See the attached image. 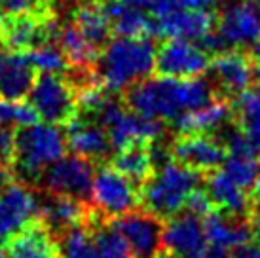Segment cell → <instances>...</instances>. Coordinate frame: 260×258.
Returning a JSON list of instances; mask_svg holds the SVG:
<instances>
[{
    "label": "cell",
    "instance_id": "obj_44",
    "mask_svg": "<svg viewBox=\"0 0 260 258\" xmlns=\"http://www.w3.org/2000/svg\"><path fill=\"white\" fill-rule=\"evenodd\" d=\"M236 0H211V4H232Z\"/></svg>",
    "mask_w": 260,
    "mask_h": 258
},
{
    "label": "cell",
    "instance_id": "obj_8",
    "mask_svg": "<svg viewBox=\"0 0 260 258\" xmlns=\"http://www.w3.org/2000/svg\"><path fill=\"white\" fill-rule=\"evenodd\" d=\"M59 27L53 12L0 17V46L6 50L27 53L57 38Z\"/></svg>",
    "mask_w": 260,
    "mask_h": 258
},
{
    "label": "cell",
    "instance_id": "obj_11",
    "mask_svg": "<svg viewBox=\"0 0 260 258\" xmlns=\"http://www.w3.org/2000/svg\"><path fill=\"white\" fill-rule=\"evenodd\" d=\"M207 72L217 97L230 101L232 97H238L253 87L258 67L241 51H224L211 57Z\"/></svg>",
    "mask_w": 260,
    "mask_h": 258
},
{
    "label": "cell",
    "instance_id": "obj_6",
    "mask_svg": "<svg viewBox=\"0 0 260 258\" xmlns=\"http://www.w3.org/2000/svg\"><path fill=\"white\" fill-rule=\"evenodd\" d=\"M103 218H116L129 213L141 203V188L116 171L112 165L103 164L95 173L89 205Z\"/></svg>",
    "mask_w": 260,
    "mask_h": 258
},
{
    "label": "cell",
    "instance_id": "obj_7",
    "mask_svg": "<svg viewBox=\"0 0 260 258\" xmlns=\"http://www.w3.org/2000/svg\"><path fill=\"white\" fill-rule=\"evenodd\" d=\"M93 179V162L76 156V154H69L53 162L40 175L37 184H40V188L46 194L67 196V198H74L86 203L91 196Z\"/></svg>",
    "mask_w": 260,
    "mask_h": 258
},
{
    "label": "cell",
    "instance_id": "obj_2",
    "mask_svg": "<svg viewBox=\"0 0 260 258\" xmlns=\"http://www.w3.org/2000/svg\"><path fill=\"white\" fill-rule=\"evenodd\" d=\"M156 48L150 38L118 36L103 48L95 64L97 78L109 91H125L154 72Z\"/></svg>",
    "mask_w": 260,
    "mask_h": 258
},
{
    "label": "cell",
    "instance_id": "obj_22",
    "mask_svg": "<svg viewBox=\"0 0 260 258\" xmlns=\"http://www.w3.org/2000/svg\"><path fill=\"white\" fill-rule=\"evenodd\" d=\"M232 120H234L232 103L228 99L217 97L205 107L179 116L175 122H171V125L177 129L179 135L181 133H215V131H220L224 125H228Z\"/></svg>",
    "mask_w": 260,
    "mask_h": 258
},
{
    "label": "cell",
    "instance_id": "obj_37",
    "mask_svg": "<svg viewBox=\"0 0 260 258\" xmlns=\"http://www.w3.org/2000/svg\"><path fill=\"white\" fill-rule=\"evenodd\" d=\"M14 154V131L0 127V164L12 165Z\"/></svg>",
    "mask_w": 260,
    "mask_h": 258
},
{
    "label": "cell",
    "instance_id": "obj_28",
    "mask_svg": "<svg viewBox=\"0 0 260 258\" xmlns=\"http://www.w3.org/2000/svg\"><path fill=\"white\" fill-rule=\"evenodd\" d=\"M73 23L78 27V30L86 36L89 42L93 44L97 50H101L110 42L112 38V25L105 8L97 6V4H86L80 6L74 12Z\"/></svg>",
    "mask_w": 260,
    "mask_h": 258
},
{
    "label": "cell",
    "instance_id": "obj_10",
    "mask_svg": "<svg viewBox=\"0 0 260 258\" xmlns=\"http://www.w3.org/2000/svg\"><path fill=\"white\" fill-rule=\"evenodd\" d=\"M110 224L123 237L131 258H154L164 249V222L145 209L116 216Z\"/></svg>",
    "mask_w": 260,
    "mask_h": 258
},
{
    "label": "cell",
    "instance_id": "obj_25",
    "mask_svg": "<svg viewBox=\"0 0 260 258\" xmlns=\"http://www.w3.org/2000/svg\"><path fill=\"white\" fill-rule=\"evenodd\" d=\"M112 167L141 188L154 173L150 143H133L118 150L112 158Z\"/></svg>",
    "mask_w": 260,
    "mask_h": 258
},
{
    "label": "cell",
    "instance_id": "obj_43",
    "mask_svg": "<svg viewBox=\"0 0 260 258\" xmlns=\"http://www.w3.org/2000/svg\"><path fill=\"white\" fill-rule=\"evenodd\" d=\"M89 4H97V6H103V4H109L112 0H87Z\"/></svg>",
    "mask_w": 260,
    "mask_h": 258
},
{
    "label": "cell",
    "instance_id": "obj_34",
    "mask_svg": "<svg viewBox=\"0 0 260 258\" xmlns=\"http://www.w3.org/2000/svg\"><path fill=\"white\" fill-rule=\"evenodd\" d=\"M51 12L50 0H0V17Z\"/></svg>",
    "mask_w": 260,
    "mask_h": 258
},
{
    "label": "cell",
    "instance_id": "obj_18",
    "mask_svg": "<svg viewBox=\"0 0 260 258\" xmlns=\"http://www.w3.org/2000/svg\"><path fill=\"white\" fill-rule=\"evenodd\" d=\"M156 21V36L159 38H182L190 42H198L202 36L217 25V15L207 10H186V12H175L164 17H154Z\"/></svg>",
    "mask_w": 260,
    "mask_h": 258
},
{
    "label": "cell",
    "instance_id": "obj_31",
    "mask_svg": "<svg viewBox=\"0 0 260 258\" xmlns=\"http://www.w3.org/2000/svg\"><path fill=\"white\" fill-rule=\"evenodd\" d=\"M222 171L243 190H251L260 175V158L254 152L247 154H226Z\"/></svg>",
    "mask_w": 260,
    "mask_h": 258
},
{
    "label": "cell",
    "instance_id": "obj_15",
    "mask_svg": "<svg viewBox=\"0 0 260 258\" xmlns=\"http://www.w3.org/2000/svg\"><path fill=\"white\" fill-rule=\"evenodd\" d=\"M215 27L228 48H243L254 44L260 36V6L253 2L232 4L220 12Z\"/></svg>",
    "mask_w": 260,
    "mask_h": 258
},
{
    "label": "cell",
    "instance_id": "obj_46",
    "mask_svg": "<svg viewBox=\"0 0 260 258\" xmlns=\"http://www.w3.org/2000/svg\"><path fill=\"white\" fill-rule=\"evenodd\" d=\"M253 4H256V6H260V0H251Z\"/></svg>",
    "mask_w": 260,
    "mask_h": 258
},
{
    "label": "cell",
    "instance_id": "obj_21",
    "mask_svg": "<svg viewBox=\"0 0 260 258\" xmlns=\"http://www.w3.org/2000/svg\"><path fill=\"white\" fill-rule=\"evenodd\" d=\"M203 228L209 245L224 251H232L239 245L251 241L253 237L251 218L228 215L218 209H213L209 215L203 216Z\"/></svg>",
    "mask_w": 260,
    "mask_h": 258
},
{
    "label": "cell",
    "instance_id": "obj_1",
    "mask_svg": "<svg viewBox=\"0 0 260 258\" xmlns=\"http://www.w3.org/2000/svg\"><path fill=\"white\" fill-rule=\"evenodd\" d=\"M217 99L209 78H145L125 89V107L141 116L175 122L179 116L198 110Z\"/></svg>",
    "mask_w": 260,
    "mask_h": 258
},
{
    "label": "cell",
    "instance_id": "obj_17",
    "mask_svg": "<svg viewBox=\"0 0 260 258\" xmlns=\"http://www.w3.org/2000/svg\"><path fill=\"white\" fill-rule=\"evenodd\" d=\"M91 205H87L84 201L67 198V196H51L40 201V222L50 230V234L55 239L63 236L67 230L87 224L91 216Z\"/></svg>",
    "mask_w": 260,
    "mask_h": 258
},
{
    "label": "cell",
    "instance_id": "obj_12",
    "mask_svg": "<svg viewBox=\"0 0 260 258\" xmlns=\"http://www.w3.org/2000/svg\"><path fill=\"white\" fill-rule=\"evenodd\" d=\"M211 57L190 40L169 38L156 51L154 72L166 78H196L207 71Z\"/></svg>",
    "mask_w": 260,
    "mask_h": 258
},
{
    "label": "cell",
    "instance_id": "obj_9",
    "mask_svg": "<svg viewBox=\"0 0 260 258\" xmlns=\"http://www.w3.org/2000/svg\"><path fill=\"white\" fill-rule=\"evenodd\" d=\"M40 218V200L27 182L12 179L0 186V243H8Z\"/></svg>",
    "mask_w": 260,
    "mask_h": 258
},
{
    "label": "cell",
    "instance_id": "obj_27",
    "mask_svg": "<svg viewBox=\"0 0 260 258\" xmlns=\"http://www.w3.org/2000/svg\"><path fill=\"white\" fill-rule=\"evenodd\" d=\"M234 123L245 135L256 154H260V93L253 87L243 91L232 103Z\"/></svg>",
    "mask_w": 260,
    "mask_h": 258
},
{
    "label": "cell",
    "instance_id": "obj_38",
    "mask_svg": "<svg viewBox=\"0 0 260 258\" xmlns=\"http://www.w3.org/2000/svg\"><path fill=\"white\" fill-rule=\"evenodd\" d=\"M228 258H260V241H247L232 249Z\"/></svg>",
    "mask_w": 260,
    "mask_h": 258
},
{
    "label": "cell",
    "instance_id": "obj_32",
    "mask_svg": "<svg viewBox=\"0 0 260 258\" xmlns=\"http://www.w3.org/2000/svg\"><path fill=\"white\" fill-rule=\"evenodd\" d=\"M30 64L40 72H50V74H59V72L69 71V61H67L65 53L61 51L59 46H53L51 42L44 44L37 50H30L25 53Z\"/></svg>",
    "mask_w": 260,
    "mask_h": 258
},
{
    "label": "cell",
    "instance_id": "obj_45",
    "mask_svg": "<svg viewBox=\"0 0 260 258\" xmlns=\"http://www.w3.org/2000/svg\"><path fill=\"white\" fill-rule=\"evenodd\" d=\"M0 258H8V252L4 251V247H2V243H0Z\"/></svg>",
    "mask_w": 260,
    "mask_h": 258
},
{
    "label": "cell",
    "instance_id": "obj_33",
    "mask_svg": "<svg viewBox=\"0 0 260 258\" xmlns=\"http://www.w3.org/2000/svg\"><path fill=\"white\" fill-rule=\"evenodd\" d=\"M35 122H38V116L29 103L0 97V127L15 131V129L30 125Z\"/></svg>",
    "mask_w": 260,
    "mask_h": 258
},
{
    "label": "cell",
    "instance_id": "obj_39",
    "mask_svg": "<svg viewBox=\"0 0 260 258\" xmlns=\"http://www.w3.org/2000/svg\"><path fill=\"white\" fill-rule=\"evenodd\" d=\"M251 209H253V216H260V175L258 179L254 180L253 188H251ZM251 216V218H253Z\"/></svg>",
    "mask_w": 260,
    "mask_h": 258
},
{
    "label": "cell",
    "instance_id": "obj_36",
    "mask_svg": "<svg viewBox=\"0 0 260 258\" xmlns=\"http://www.w3.org/2000/svg\"><path fill=\"white\" fill-rule=\"evenodd\" d=\"M213 209L215 207H213V203H211L209 196H207V192L202 190V188H196L194 192L188 196L186 205H184V211H188V213H192V215H196V216H200V218H203L205 215H209Z\"/></svg>",
    "mask_w": 260,
    "mask_h": 258
},
{
    "label": "cell",
    "instance_id": "obj_30",
    "mask_svg": "<svg viewBox=\"0 0 260 258\" xmlns=\"http://www.w3.org/2000/svg\"><path fill=\"white\" fill-rule=\"evenodd\" d=\"M59 258H99L91 230L87 224H80L67 230L57 237Z\"/></svg>",
    "mask_w": 260,
    "mask_h": 258
},
{
    "label": "cell",
    "instance_id": "obj_3",
    "mask_svg": "<svg viewBox=\"0 0 260 258\" xmlns=\"http://www.w3.org/2000/svg\"><path fill=\"white\" fill-rule=\"evenodd\" d=\"M65 133L46 122H35L14 131V154L12 165L27 180V184L37 182L53 162L65 156Z\"/></svg>",
    "mask_w": 260,
    "mask_h": 258
},
{
    "label": "cell",
    "instance_id": "obj_41",
    "mask_svg": "<svg viewBox=\"0 0 260 258\" xmlns=\"http://www.w3.org/2000/svg\"><path fill=\"white\" fill-rule=\"evenodd\" d=\"M251 59H253V63L260 69V36H258V40L253 44V50H251Z\"/></svg>",
    "mask_w": 260,
    "mask_h": 258
},
{
    "label": "cell",
    "instance_id": "obj_14",
    "mask_svg": "<svg viewBox=\"0 0 260 258\" xmlns=\"http://www.w3.org/2000/svg\"><path fill=\"white\" fill-rule=\"evenodd\" d=\"M164 249L177 258H203L209 241L203 228V218L192 213H177L164 224Z\"/></svg>",
    "mask_w": 260,
    "mask_h": 258
},
{
    "label": "cell",
    "instance_id": "obj_23",
    "mask_svg": "<svg viewBox=\"0 0 260 258\" xmlns=\"http://www.w3.org/2000/svg\"><path fill=\"white\" fill-rule=\"evenodd\" d=\"M8 258H59L57 239L40 220L6 243Z\"/></svg>",
    "mask_w": 260,
    "mask_h": 258
},
{
    "label": "cell",
    "instance_id": "obj_35",
    "mask_svg": "<svg viewBox=\"0 0 260 258\" xmlns=\"http://www.w3.org/2000/svg\"><path fill=\"white\" fill-rule=\"evenodd\" d=\"M211 8V0H156L152 4V15L164 17L175 12H186V10H207Z\"/></svg>",
    "mask_w": 260,
    "mask_h": 258
},
{
    "label": "cell",
    "instance_id": "obj_40",
    "mask_svg": "<svg viewBox=\"0 0 260 258\" xmlns=\"http://www.w3.org/2000/svg\"><path fill=\"white\" fill-rule=\"evenodd\" d=\"M123 4H127L131 8H139V10H145V8H152V4L156 0H120Z\"/></svg>",
    "mask_w": 260,
    "mask_h": 258
},
{
    "label": "cell",
    "instance_id": "obj_29",
    "mask_svg": "<svg viewBox=\"0 0 260 258\" xmlns=\"http://www.w3.org/2000/svg\"><path fill=\"white\" fill-rule=\"evenodd\" d=\"M87 226L91 230V236H93L99 258H131V252L127 249L125 241H123V237L99 213L91 211Z\"/></svg>",
    "mask_w": 260,
    "mask_h": 258
},
{
    "label": "cell",
    "instance_id": "obj_20",
    "mask_svg": "<svg viewBox=\"0 0 260 258\" xmlns=\"http://www.w3.org/2000/svg\"><path fill=\"white\" fill-rule=\"evenodd\" d=\"M205 192L209 196L213 207L218 211H224L234 216H241V218L253 216L251 196L247 194V190L236 184L222 169L205 175Z\"/></svg>",
    "mask_w": 260,
    "mask_h": 258
},
{
    "label": "cell",
    "instance_id": "obj_5",
    "mask_svg": "<svg viewBox=\"0 0 260 258\" xmlns=\"http://www.w3.org/2000/svg\"><path fill=\"white\" fill-rule=\"evenodd\" d=\"M29 105L46 123L67 125L78 114V93L65 76L40 72L29 91Z\"/></svg>",
    "mask_w": 260,
    "mask_h": 258
},
{
    "label": "cell",
    "instance_id": "obj_13",
    "mask_svg": "<svg viewBox=\"0 0 260 258\" xmlns=\"http://www.w3.org/2000/svg\"><path fill=\"white\" fill-rule=\"evenodd\" d=\"M171 158L194 171L207 175L226 159V148L211 133H181L171 144Z\"/></svg>",
    "mask_w": 260,
    "mask_h": 258
},
{
    "label": "cell",
    "instance_id": "obj_16",
    "mask_svg": "<svg viewBox=\"0 0 260 258\" xmlns=\"http://www.w3.org/2000/svg\"><path fill=\"white\" fill-rule=\"evenodd\" d=\"M65 127L67 148H71L73 154L93 164H107L112 152V144L105 127L84 114H76V118L71 120Z\"/></svg>",
    "mask_w": 260,
    "mask_h": 258
},
{
    "label": "cell",
    "instance_id": "obj_4",
    "mask_svg": "<svg viewBox=\"0 0 260 258\" xmlns=\"http://www.w3.org/2000/svg\"><path fill=\"white\" fill-rule=\"evenodd\" d=\"M202 173L179 162H167L141 186V205L158 218H171L186 205L188 196L200 186Z\"/></svg>",
    "mask_w": 260,
    "mask_h": 258
},
{
    "label": "cell",
    "instance_id": "obj_26",
    "mask_svg": "<svg viewBox=\"0 0 260 258\" xmlns=\"http://www.w3.org/2000/svg\"><path fill=\"white\" fill-rule=\"evenodd\" d=\"M59 48L65 53L71 67L76 69H95L101 50H97L93 44L78 30L74 23H67L59 29Z\"/></svg>",
    "mask_w": 260,
    "mask_h": 258
},
{
    "label": "cell",
    "instance_id": "obj_19",
    "mask_svg": "<svg viewBox=\"0 0 260 258\" xmlns=\"http://www.w3.org/2000/svg\"><path fill=\"white\" fill-rule=\"evenodd\" d=\"M37 80V69L25 53L6 50L0 46V97L21 101L29 95Z\"/></svg>",
    "mask_w": 260,
    "mask_h": 258
},
{
    "label": "cell",
    "instance_id": "obj_42",
    "mask_svg": "<svg viewBox=\"0 0 260 258\" xmlns=\"http://www.w3.org/2000/svg\"><path fill=\"white\" fill-rule=\"evenodd\" d=\"M154 258H177V256H175V254H171V252H164V251H161V252H158V254H156Z\"/></svg>",
    "mask_w": 260,
    "mask_h": 258
},
{
    "label": "cell",
    "instance_id": "obj_24",
    "mask_svg": "<svg viewBox=\"0 0 260 258\" xmlns=\"http://www.w3.org/2000/svg\"><path fill=\"white\" fill-rule=\"evenodd\" d=\"M105 12L109 15L110 25H112V33L122 38H152L156 36V21L154 17L139 10V8H131L123 2H109L105 4Z\"/></svg>",
    "mask_w": 260,
    "mask_h": 258
}]
</instances>
